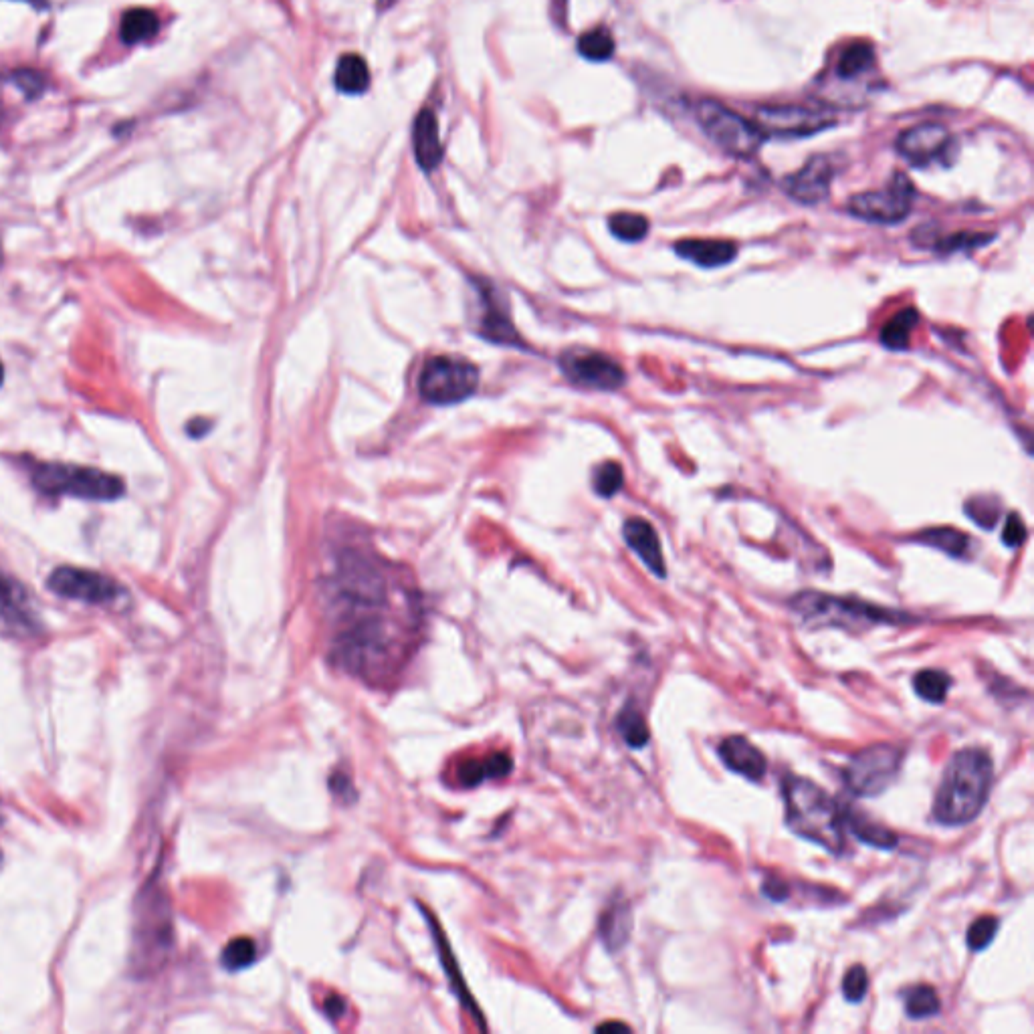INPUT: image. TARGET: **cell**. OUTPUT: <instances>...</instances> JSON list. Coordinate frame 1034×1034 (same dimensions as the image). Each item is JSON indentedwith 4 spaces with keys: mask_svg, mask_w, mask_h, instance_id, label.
I'll list each match as a JSON object with an SVG mask.
<instances>
[{
    "mask_svg": "<svg viewBox=\"0 0 1034 1034\" xmlns=\"http://www.w3.org/2000/svg\"><path fill=\"white\" fill-rule=\"evenodd\" d=\"M994 780L986 750L966 748L952 756L934 802V818L946 826L972 822L984 808Z\"/></svg>",
    "mask_w": 1034,
    "mask_h": 1034,
    "instance_id": "cell-1",
    "label": "cell"
},
{
    "mask_svg": "<svg viewBox=\"0 0 1034 1034\" xmlns=\"http://www.w3.org/2000/svg\"><path fill=\"white\" fill-rule=\"evenodd\" d=\"M786 820L790 829L826 851L843 855L847 851L845 808L820 786L800 776H786L782 782Z\"/></svg>",
    "mask_w": 1034,
    "mask_h": 1034,
    "instance_id": "cell-2",
    "label": "cell"
},
{
    "mask_svg": "<svg viewBox=\"0 0 1034 1034\" xmlns=\"http://www.w3.org/2000/svg\"><path fill=\"white\" fill-rule=\"evenodd\" d=\"M31 481L45 495H67L87 501H114L126 493V483L118 475L67 463H37Z\"/></svg>",
    "mask_w": 1034,
    "mask_h": 1034,
    "instance_id": "cell-3",
    "label": "cell"
},
{
    "mask_svg": "<svg viewBox=\"0 0 1034 1034\" xmlns=\"http://www.w3.org/2000/svg\"><path fill=\"white\" fill-rule=\"evenodd\" d=\"M695 120L717 148L736 158H752L766 140L754 122L738 116L715 99H699L695 103Z\"/></svg>",
    "mask_w": 1034,
    "mask_h": 1034,
    "instance_id": "cell-4",
    "label": "cell"
},
{
    "mask_svg": "<svg viewBox=\"0 0 1034 1034\" xmlns=\"http://www.w3.org/2000/svg\"><path fill=\"white\" fill-rule=\"evenodd\" d=\"M792 608L806 620H820L824 625L837 627H863L879 623H895L903 620L901 614L883 610L861 600H847L820 592H802L792 600Z\"/></svg>",
    "mask_w": 1034,
    "mask_h": 1034,
    "instance_id": "cell-5",
    "label": "cell"
},
{
    "mask_svg": "<svg viewBox=\"0 0 1034 1034\" xmlns=\"http://www.w3.org/2000/svg\"><path fill=\"white\" fill-rule=\"evenodd\" d=\"M479 386V368L467 358L435 356L419 380L421 396L431 404H457L467 400Z\"/></svg>",
    "mask_w": 1034,
    "mask_h": 1034,
    "instance_id": "cell-6",
    "label": "cell"
},
{
    "mask_svg": "<svg viewBox=\"0 0 1034 1034\" xmlns=\"http://www.w3.org/2000/svg\"><path fill=\"white\" fill-rule=\"evenodd\" d=\"M903 750L893 744H875L851 756L843 778L847 788L863 798L879 796L901 770Z\"/></svg>",
    "mask_w": 1034,
    "mask_h": 1034,
    "instance_id": "cell-7",
    "label": "cell"
},
{
    "mask_svg": "<svg viewBox=\"0 0 1034 1034\" xmlns=\"http://www.w3.org/2000/svg\"><path fill=\"white\" fill-rule=\"evenodd\" d=\"M913 200V182L905 174L895 172L887 186L853 196L849 200V213L867 223L897 225L909 217L913 209Z\"/></svg>",
    "mask_w": 1034,
    "mask_h": 1034,
    "instance_id": "cell-8",
    "label": "cell"
},
{
    "mask_svg": "<svg viewBox=\"0 0 1034 1034\" xmlns=\"http://www.w3.org/2000/svg\"><path fill=\"white\" fill-rule=\"evenodd\" d=\"M754 124L764 138H808L820 134L837 124L831 114L816 112L796 103H778V106H762L756 110Z\"/></svg>",
    "mask_w": 1034,
    "mask_h": 1034,
    "instance_id": "cell-9",
    "label": "cell"
},
{
    "mask_svg": "<svg viewBox=\"0 0 1034 1034\" xmlns=\"http://www.w3.org/2000/svg\"><path fill=\"white\" fill-rule=\"evenodd\" d=\"M47 586L57 596L79 600L85 604H114L122 594L124 588L110 576L85 570V568H73V566H61L57 568L49 580Z\"/></svg>",
    "mask_w": 1034,
    "mask_h": 1034,
    "instance_id": "cell-10",
    "label": "cell"
},
{
    "mask_svg": "<svg viewBox=\"0 0 1034 1034\" xmlns=\"http://www.w3.org/2000/svg\"><path fill=\"white\" fill-rule=\"evenodd\" d=\"M954 136L942 124L927 122L899 134L895 148L899 156L915 168H927L954 158Z\"/></svg>",
    "mask_w": 1034,
    "mask_h": 1034,
    "instance_id": "cell-11",
    "label": "cell"
},
{
    "mask_svg": "<svg viewBox=\"0 0 1034 1034\" xmlns=\"http://www.w3.org/2000/svg\"><path fill=\"white\" fill-rule=\"evenodd\" d=\"M560 368L572 382L594 390H616L627 380L623 366L610 356L592 350L564 352Z\"/></svg>",
    "mask_w": 1034,
    "mask_h": 1034,
    "instance_id": "cell-12",
    "label": "cell"
},
{
    "mask_svg": "<svg viewBox=\"0 0 1034 1034\" xmlns=\"http://www.w3.org/2000/svg\"><path fill=\"white\" fill-rule=\"evenodd\" d=\"M839 168V156L816 154L798 172L786 176L782 186L800 204H820L829 198Z\"/></svg>",
    "mask_w": 1034,
    "mask_h": 1034,
    "instance_id": "cell-13",
    "label": "cell"
},
{
    "mask_svg": "<svg viewBox=\"0 0 1034 1034\" xmlns=\"http://www.w3.org/2000/svg\"><path fill=\"white\" fill-rule=\"evenodd\" d=\"M0 629L19 637L39 631V618L29 594L5 572H0Z\"/></svg>",
    "mask_w": 1034,
    "mask_h": 1034,
    "instance_id": "cell-14",
    "label": "cell"
},
{
    "mask_svg": "<svg viewBox=\"0 0 1034 1034\" xmlns=\"http://www.w3.org/2000/svg\"><path fill=\"white\" fill-rule=\"evenodd\" d=\"M481 299H483V309H481L479 334L493 344L522 346V340H520V336H517V330L513 328L511 318L507 314V307L497 297L495 289L489 285L487 287L481 285Z\"/></svg>",
    "mask_w": 1034,
    "mask_h": 1034,
    "instance_id": "cell-15",
    "label": "cell"
},
{
    "mask_svg": "<svg viewBox=\"0 0 1034 1034\" xmlns=\"http://www.w3.org/2000/svg\"><path fill=\"white\" fill-rule=\"evenodd\" d=\"M719 758L732 772L760 782L768 772L766 756L744 736H730L719 744Z\"/></svg>",
    "mask_w": 1034,
    "mask_h": 1034,
    "instance_id": "cell-16",
    "label": "cell"
},
{
    "mask_svg": "<svg viewBox=\"0 0 1034 1034\" xmlns=\"http://www.w3.org/2000/svg\"><path fill=\"white\" fill-rule=\"evenodd\" d=\"M623 536H625L629 548L643 560V564L657 578L667 576L659 534L647 520H643V517H631V520L625 522Z\"/></svg>",
    "mask_w": 1034,
    "mask_h": 1034,
    "instance_id": "cell-17",
    "label": "cell"
},
{
    "mask_svg": "<svg viewBox=\"0 0 1034 1034\" xmlns=\"http://www.w3.org/2000/svg\"><path fill=\"white\" fill-rule=\"evenodd\" d=\"M675 253L703 269L726 267L738 257V245L717 239H685L675 243Z\"/></svg>",
    "mask_w": 1034,
    "mask_h": 1034,
    "instance_id": "cell-18",
    "label": "cell"
},
{
    "mask_svg": "<svg viewBox=\"0 0 1034 1034\" xmlns=\"http://www.w3.org/2000/svg\"><path fill=\"white\" fill-rule=\"evenodd\" d=\"M412 142H415V156L423 170L431 172L443 162L439 122L431 110H423L417 116L415 130H412Z\"/></svg>",
    "mask_w": 1034,
    "mask_h": 1034,
    "instance_id": "cell-19",
    "label": "cell"
},
{
    "mask_svg": "<svg viewBox=\"0 0 1034 1034\" xmlns=\"http://www.w3.org/2000/svg\"><path fill=\"white\" fill-rule=\"evenodd\" d=\"M633 929L631 909L627 903H612L600 921V938L610 952H616L629 942Z\"/></svg>",
    "mask_w": 1034,
    "mask_h": 1034,
    "instance_id": "cell-20",
    "label": "cell"
},
{
    "mask_svg": "<svg viewBox=\"0 0 1034 1034\" xmlns=\"http://www.w3.org/2000/svg\"><path fill=\"white\" fill-rule=\"evenodd\" d=\"M511 758L503 752H497L493 756L481 758V760H469L459 768V782L465 788H475L491 778H503L511 772Z\"/></svg>",
    "mask_w": 1034,
    "mask_h": 1034,
    "instance_id": "cell-21",
    "label": "cell"
},
{
    "mask_svg": "<svg viewBox=\"0 0 1034 1034\" xmlns=\"http://www.w3.org/2000/svg\"><path fill=\"white\" fill-rule=\"evenodd\" d=\"M334 83L346 95H360L370 87V69L360 55L348 53L338 61Z\"/></svg>",
    "mask_w": 1034,
    "mask_h": 1034,
    "instance_id": "cell-22",
    "label": "cell"
},
{
    "mask_svg": "<svg viewBox=\"0 0 1034 1034\" xmlns=\"http://www.w3.org/2000/svg\"><path fill=\"white\" fill-rule=\"evenodd\" d=\"M845 826L847 831H851L861 843H867L875 849H893L897 847V835L883 829L881 824H875L871 822L867 816L855 812V810H847L845 808Z\"/></svg>",
    "mask_w": 1034,
    "mask_h": 1034,
    "instance_id": "cell-23",
    "label": "cell"
},
{
    "mask_svg": "<svg viewBox=\"0 0 1034 1034\" xmlns=\"http://www.w3.org/2000/svg\"><path fill=\"white\" fill-rule=\"evenodd\" d=\"M160 31V19L148 9H132L124 13L120 23V37L126 45L150 41Z\"/></svg>",
    "mask_w": 1034,
    "mask_h": 1034,
    "instance_id": "cell-24",
    "label": "cell"
},
{
    "mask_svg": "<svg viewBox=\"0 0 1034 1034\" xmlns=\"http://www.w3.org/2000/svg\"><path fill=\"white\" fill-rule=\"evenodd\" d=\"M873 65H875V49L865 41H857L841 51L839 61H837V75L845 81H853V79L865 75L867 71H871Z\"/></svg>",
    "mask_w": 1034,
    "mask_h": 1034,
    "instance_id": "cell-25",
    "label": "cell"
},
{
    "mask_svg": "<svg viewBox=\"0 0 1034 1034\" xmlns=\"http://www.w3.org/2000/svg\"><path fill=\"white\" fill-rule=\"evenodd\" d=\"M919 324L917 309L909 307L893 316L881 330V344L889 350H907L913 330Z\"/></svg>",
    "mask_w": 1034,
    "mask_h": 1034,
    "instance_id": "cell-26",
    "label": "cell"
},
{
    "mask_svg": "<svg viewBox=\"0 0 1034 1034\" xmlns=\"http://www.w3.org/2000/svg\"><path fill=\"white\" fill-rule=\"evenodd\" d=\"M917 538L921 544L934 546L956 558L966 556L970 550V544H972V540L966 534H962L960 530H954V528H932V530L921 532Z\"/></svg>",
    "mask_w": 1034,
    "mask_h": 1034,
    "instance_id": "cell-27",
    "label": "cell"
},
{
    "mask_svg": "<svg viewBox=\"0 0 1034 1034\" xmlns=\"http://www.w3.org/2000/svg\"><path fill=\"white\" fill-rule=\"evenodd\" d=\"M616 728L629 748H645L647 742L651 740V732L647 728V721H645L643 713L633 705H627L623 711H620V715L616 719Z\"/></svg>",
    "mask_w": 1034,
    "mask_h": 1034,
    "instance_id": "cell-28",
    "label": "cell"
},
{
    "mask_svg": "<svg viewBox=\"0 0 1034 1034\" xmlns=\"http://www.w3.org/2000/svg\"><path fill=\"white\" fill-rule=\"evenodd\" d=\"M952 687V677L942 669H923L913 677V689L915 693L929 701V703H942Z\"/></svg>",
    "mask_w": 1034,
    "mask_h": 1034,
    "instance_id": "cell-29",
    "label": "cell"
},
{
    "mask_svg": "<svg viewBox=\"0 0 1034 1034\" xmlns=\"http://www.w3.org/2000/svg\"><path fill=\"white\" fill-rule=\"evenodd\" d=\"M608 229L620 241L639 243L649 233V221L635 213H616L608 219Z\"/></svg>",
    "mask_w": 1034,
    "mask_h": 1034,
    "instance_id": "cell-30",
    "label": "cell"
},
{
    "mask_svg": "<svg viewBox=\"0 0 1034 1034\" xmlns=\"http://www.w3.org/2000/svg\"><path fill=\"white\" fill-rule=\"evenodd\" d=\"M940 998L936 990L927 984L915 986L905 994V1010L909 1018H927L940 1012Z\"/></svg>",
    "mask_w": 1034,
    "mask_h": 1034,
    "instance_id": "cell-31",
    "label": "cell"
},
{
    "mask_svg": "<svg viewBox=\"0 0 1034 1034\" xmlns=\"http://www.w3.org/2000/svg\"><path fill=\"white\" fill-rule=\"evenodd\" d=\"M578 51L584 59L602 63L614 55V39L606 29H592L578 39Z\"/></svg>",
    "mask_w": 1034,
    "mask_h": 1034,
    "instance_id": "cell-32",
    "label": "cell"
},
{
    "mask_svg": "<svg viewBox=\"0 0 1034 1034\" xmlns=\"http://www.w3.org/2000/svg\"><path fill=\"white\" fill-rule=\"evenodd\" d=\"M255 960H257V946H255V942L251 938H237V940H233L223 950L221 964L229 972H239V970L251 966Z\"/></svg>",
    "mask_w": 1034,
    "mask_h": 1034,
    "instance_id": "cell-33",
    "label": "cell"
},
{
    "mask_svg": "<svg viewBox=\"0 0 1034 1034\" xmlns=\"http://www.w3.org/2000/svg\"><path fill=\"white\" fill-rule=\"evenodd\" d=\"M625 485V473L616 461L602 463L594 473V491L600 497H612Z\"/></svg>",
    "mask_w": 1034,
    "mask_h": 1034,
    "instance_id": "cell-34",
    "label": "cell"
},
{
    "mask_svg": "<svg viewBox=\"0 0 1034 1034\" xmlns=\"http://www.w3.org/2000/svg\"><path fill=\"white\" fill-rule=\"evenodd\" d=\"M992 239H994V235H984V233H958V235H948V237L936 239L932 249H936L940 253L974 251L978 247L988 245Z\"/></svg>",
    "mask_w": 1034,
    "mask_h": 1034,
    "instance_id": "cell-35",
    "label": "cell"
},
{
    "mask_svg": "<svg viewBox=\"0 0 1034 1034\" xmlns=\"http://www.w3.org/2000/svg\"><path fill=\"white\" fill-rule=\"evenodd\" d=\"M998 927H1000V921L998 917L994 915H982L978 917L970 929H968V946L972 952H982L984 948H988L992 944V940L996 938L998 934Z\"/></svg>",
    "mask_w": 1034,
    "mask_h": 1034,
    "instance_id": "cell-36",
    "label": "cell"
},
{
    "mask_svg": "<svg viewBox=\"0 0 1034 1034\" xmlns=\"http://www.w3.org/2000/svg\"><path fill=\"white\" fill-rule=\"evenodd\" d=\"M966 511L968 515L972 517V520L980 526V528H988L992 530L996 526V522L1000 520V509H998V503L990 497H978V499H970L966 503Z\"/></svg>",
    "mask_w": 1034,
    "mask_h": 1034,
    "instance_id": "cell-37",
    "label": "cell"
},
{
    "mask_svg": "<svg viewBox=\"0 0 1034 1034\" xmlns=\"http://www.w3.org/2000/svg\"><path fill=\"white\" fill-rule=\"evenodd\" d=\"M869 990V976L863 966H853L843 980V994L849 1002H861Z\"/></svg>",
    "mask_w": 1034,
    "mask_h": 1034,
    "instance_id": "cell-38",
    "label": "cell"
},
{
    "mask_svg": "<svg viewBox=\"0 0 1034 1034\" xmlns=\"http://www.w3.org/2000/svg\"><path fill=\"white\" fill-rule=\"evenodd\" d=\"M1028 532H1026V526L1022 522V517L1016 515V513H1010L1006 517L1004 522V530H1002V542L1008 546V548H1018L1024 544Z\"/></svg>",
    "mask_w": 1034,
    "mask_h": 1034,
    "instance_id": "cell-39",
    "label": "cell"
},
{
    "mask_svg": "<svg viewBox=\"0 0 1034 1034\" xmlns=\"http://www.w3.org/2000/svg\"><path fill=\"white\" fill-rule=\"evenodd\" d=\"M762 889H764V893H766L772 901H784V899L790 895L788 885H786L782 879H778V877H770V879H766Z\"/></svg>",
    "mask_w": 1034,
    "mask_h": 1034,
    "instance_id": "cell-40",
    "label": "cell"
},
{
    "mask_svg": "<svg viewBox=\"0 0 1034 1034\" xmlns=\"http://www.w3.org/2000/svg\"><path fill=\"white\" fill-rule=\"evenodd\" d=\"M344 1010H346V1004H344V1000H342V998H338V996L328 998V1002H326V1012H328V1016L338 1018V1016H342V1014H344Z\"/></svg>",
    "mask_w": 1034,
    "mask_h": 1034,
    "instance_id": "cell-41",
    "label": "cell"
},
{
    "mask_svg": "<svg viewBox=\"0 0 1034 1034\" xmlns=\"http://www.w3.org/2000/svg\"><path fill=\"white\" fill-rule=\"evenodd\" d=\"M25 3H29V5H33L35 9H41V11H45L49 7L47 0H25Z\"/></svg>",
    "mask_w": 1034,
    "mask_h": 1034,
    "instance_id": "cell-42",
    "label": "cell"
},
{
    "mask_svg": "<svg viewBox=\"0 0 1034 1034\" xmlns=\"http://www.w3.org/2000/svg\"><path fill=\"white\" fill-rule=\"evenodd\" d=\"M614 1028H620V1030H629V1026H625V1024H614V1022L598 1026V1030H614Z\"/></svg>",
    "mask_w": 1034,
    "mask_h": 1034,
    "instance_id": "cell-43",
    "label": "cell"
},
{
    "mask_svg": "<svg viewBox=\"0 0 1034 1034\" xmlns=\"http://www.w3.org/2000/svg\"><path fill=\"white\" fill-rule=\"evenodd\" d=\"M3 380H5V368H3V362H0V386H3Z\"/></svg>",
    "mask_w": 1034,
    "mask_h": 1034,
    "instance_id": "cell-44",
    "label": "cell"
},
{
    "mask_svg": "<svg viewBox=\"0 0 1034 1034\" xmlns=\"http://www.w3.org/2000/svg\"><path fill=\"white\" fill-rule=\"evenodd\" d=\"M390 5H392V0H380V7H382V9H386V7H390Z\"/></svg>",
    "mask_w": 1034,
    "mask_h": 1034,
    "instance_id": "cell-45",
    "label": "cell"
},
{
    "mask_svg": "<svg viewBox=\"0 0 1034 1034\" xmlns=\"http://www.w3.org/2000/svg\"><path fill=\"white\" fill-rule=\"evenodd\" d=\"M0 865H3V853H0Z\"/></svg>",
    "mask_w": 1034,
    "mask_h": 1034,
    "instance_id": "cell-46",
    "label": "cell"
}]
</instances>
